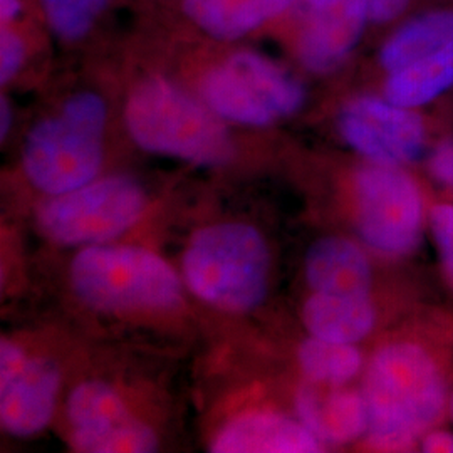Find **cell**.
<instances>
[{
	"mask_svg": "<svg viewBox=\"0 0 453 453\" xmlns=\"http://www.w3.org/2000/svg\"><path fill=\"white\" fill-rule=\"evenodd\" d=\"M297 357L308 380L334 387L351 381L363 366V357L355 344L319 340L314 336L301 344Z\"/></svg>",
	"mask_w": 453,
	"mask_h": 453,
	"instance_id": "19",
	"label": "cell"
},
{
	"mask_svg": "<svg viewBox=\"0 0 453 453\" xmlns=\"http://www.w3.org/2000/svg\"><path fill=\"white\" fill-rule=\"evenodd\" d=\"M361 241L381 256L402 257L420 243L425 205L420 188L403 170L372 163L355 179Z\"/></svg>",
	"mask_w": 453,
	"mask_h": 453,
	"instance_id": "9",
	"label": "cell"
},
{
	"mask_svg": "<svg viewBox=\"0 0 453 453\" xmlns=\"http://www.w3.org/2000/svg\"><path fill=\"white\" fill-rule=\"evenodd\" d=\"M292 50L314 74L336 71L363 35L370 19L366 0H297Z\"/></svg>",
	"mask_w": 453,
	"mask_h": 453,
	"instance_id": "12",
	"label": "cell"
},
{
	"mask_svg": "<svg viewBox=\"0 0 453 453\" xmlns=\"http://www.w3.org/2000/svg\"><path fill=\"white\" fill-rule=\"evenodd\" d=\"M0 114H2L0 136H2V140H5V136L9 134L11 127H12V110H11V104H9L5 96H2V101H0Z\"/></svg>",
	"mask_w": 453,
	"mask_h": 453,
	"instance_id": "27",
	"label": "cell"
},
{
	"mask_svg": "<svg viewBox=\"0 0 453 453\" xmlns=\"http://www.w3.org/2000/svg\"><path fill=\"white\" fill-rule=\"evenodd\" d=\"M408 0H366L370 19L376 22H385L398 16L405 9Z\"/></svg>",
	"mask_w": 453,
	"mask_h": 453,
	"instance_id": "24",
	"label": "cell"
},
{
	"mask_svg": "<svg viewBox=\"0 0 453 453\" xmlns=\"http://www.w3.org/2000/svg\"><path fill=\"white\" fill-rule=\"evenodd\" d=\"M145 207V192L134 180L108 177L50 195L37 211V224L52 242L97 245L134 226Z\"/></svg>",
	"mask_w": 453,
	"mask_h": 453,
	"instance_id": "7",
	"label": "cell"
},
{
	"mask_svg": "<svg viewBox=\"0 0 453 453\" xmlns=\"http://www.w3.org/2000/svg\"><path fill=\"white\" fill-rule=\"evenodd\" d=\"M271 256L259 230L247 224H217L198 230L183 254V277L202 301L243 312L267 294Z\"/></svg>",
	"mask_w": 453,
	"mask_h": 453,
	"instance_id": "5",
	"label": "cell"
},
{
	"mask_svg": "<svg viewBox=\"0 0 453 453\" xmlns=\"http://www.w3.org/2000/svg\"><path fill=\"white\" fill-rule=\"evenodd\" d=\"M61 372L48 357H27L12 341L0 342V420L5 432L33 437L52 418Z\"/></svg>",
	"mask_w": 453,
	"mask_h": 453,
	"instance_id": "13",
	"label": "cell"
},
{
	"mask_svg": "<svg viewBox=\"0 0 453 453\" xmlns=\"http://www.w3.org/2000/svg\"><path fill=\"white\" fill-rule=\"evenodd\" d=\"M297 0H180V16L215 44H237L282 20Z\"/></svg>",
	"mask_w": 453,
	"mask_h": 453,
	"instance_id": "14",
	"label": "cell"
},
{
	"mask_svg": "<svg viewBox=\"0 0 453 453\" xmlns=\"http://www.w3.org/2000/svg\"><path fill=\"white\" fill-rule=\"evenodd\" d=\"M430 228L437 243L441 267L453 289V205H437L430 211Z\"/></svg>",
	"mask_w": 453,
	"mask_h": 453,
	"instance_id": "21",
	"label": "cell"
},
{
	"mask_svg": "<svg viewBox=\"0 0 453 453\" xmlns=\"http://www.w3.org/2000/svg\"><path fill=\"white\" fill-rule=\"evenodd\" d=\"M389 101L415 108L453 86V12L418 17L381 49Z\"/></svg>",
	"mask_w": 453,
	"mask_h": 453,
	"instance_id": "8",
	"label": "cell"
},
{
	"mask_svg": "<svg viewBox=\"0 0 453 453\" xmlns=\"http://www.w3.org/2000/svg\"><path fill=\"white\" fill-rule=\"evenodd\" d=\"M27 0H0V26H14L29 20Z\"/></svg>",
	"mask_w": 453,
	"mask_h": 453,
	"instance_id": "23",
	"label": "cell"
},
{
	"mask_svg": "<svg viewBox=\"0 0 453 453\" xmlns=\"http://www.w3.org/2000/svg\"><path fill=\"white\" fill-rule=\"evenodd\" d=\"M430 172L437 181L453 192V142L440 146L430 160Z\"/></svg>",
	"mask_w": 453,
	"mask_h": 453,
	"instance_id": "22",
	"label": "cell"
},
{
	"mask_svg": "<svg viewBox=\"0 0 453 453\" xmlns=\"http://www.w3.org/2000/svg\"><path fill=\"white\" fill-rule=\"evenodd\" d=\"M67 418L76 450L88 453H148L157 435L136 420L121 396L103 381H84L71 391Z\"/></svg>",
	"mask_w": 453,
	"mask_h": 453,
	"instance_id": "10",
	"label": "cell"
},
{
	"mask_svg": "<svg viewBox=\"0 0 453 453\" xmlns=\"http://www.w3.org/2000/svg\"><path fill=\"white\" fill-rule=\"evenodd\" d=\"M108 104L95 91H76L26 136L22 166L35 188L61 195L96 179L104 158Z\"/></svg>",
	"mask_w": 453,
	"mask_h": 453,
	"instance_id": "3",
	"label": "cell"
},
{
	"mask_svg": "<svg viewBox=\"0 0 453 453\" xmlns=\"http://www.w3.org/2000/svg\"><path fill=\"white\" fill-rule=\"evenodd\" d=\"M368 406L366 440L374 450L403 452L441 418L447 385L435 359L415 342H391L374 357L365 374Z\"/></svg>",
	"mask_w": 453,
	"mask_h": 453,
	"instance_id": "1",
	"label": "cell"
},
{
	"mask_svg": "<svg viewBox=\"0 0 453 453\" xmlns=\"http://www.w3.org/2000/svg\"><path fill=\"white\" fill-rule=\"evenodd\" d=\"M71 286L89 308L103 312L158 311L179 306V275L140 247L89 245L71 262Z\"/></svg>",
	"mask_w": 453,
	"mask_h": 453,
	"instance_id": "6",
	"label": "cell"
},
{
	"mask_svg": "<svg viewBox=\"0 0 453 453\" xmlns=\"http://www.w3.org/2000/svg\"><path fill=\"white\" fill-rule=\"evenodd\" d=\"M342 140L370 163L400 166L420 157L425 127L410 108L374 96H359L341 110Z\"/></svg>",
	"mask_w": 453,
	"mask_h": 453,
	"instance_id": "11",
	"label": "cell"
},
{
	"mask_svg": "<svg viewBox=\"0 0 453 453\" xmlns=\"http://www.w3.org/2000/svg\"><path fill=\"white\" fill-rule=\"evenodd\" d=\"M34 27L31 20L14 26H0V82L7 86L16 80L31 56Z\"/></svg>",
	"mask_w": 453,
	"mask_h": 453,
	"instance_id": "20",
	"label": "cell"
},
{
	"mask_svg": "<svg viewBox=\"0 0 453 453\" xmlns=\"http://www.w3.org/2000/svg\"><path fill=\"white\" fill-rule=\"evenodd\" d=\"M198 96L226 123L265 128L297 113L306 91L294 74L264 52L234 48L202 69Z\"/></svg>",
	"mask_w": 453,
	"mask_h": 453,
	"instance_id": "4",
	"label": "cell"
},
{
	"mask_svg": "<svg viewBox=\"0 0 453 453\" xmlns=\"http://www.w3.org/2000/svg\"><path fill=\"white\" fill-rule=\"evenodd\" d=\"M303 321L314 338L355 344L372 333L376 311L370 297L314 292L303 308Z\"/></svg>",
	"mask_w": 453,
	"mask_h": 453,
	"instance_id": "18",
	"label": "cell"
},
{
	"mask_svg": "<svg viewBox=\"0 0 453 453\" xmlns=\"http://www.w3.org/2000/svg\"><path fill=\"white\" fill-rule=\"evenodd\" d=\"M301 423L323 445H342L368 432V406L363 393L311 381L296 396Z\"/></svg>",
	"mask_w": 453,
	"mask_h": 453,
	"instance_id": "15",
	"label": "cell"
},
{
	"mask_svg": "<svg viewBox=\"0 0 453 453\" xmlns=\"http://www.w3.org/2000/svg\"><path fill=\"white\" fill-rule=\"evenodd\" d=\"M321 441L299 421L277 413H247L226 423L211 441L215 453H314Z\"/></svg>",
	"mask_w": 453,
	"mask_h": 453,
	"instance_id": "16",
	"label": "cell"
},
{
	"mask_svg": "<svg viewBox=\"0 0 453 453\" xmlns=\"http://www.w3.org/2000/svg\"><path fill=\"white\" fill-rule=\"evenodd\" d=\"M450 411H452V417H453V395H452V402H450Z\"/></svg>",
	"mask_w": 453,
	"mask_h": 453,
	"instance_id": "28",
	"label": "cell"
},
{
	"mask_svg": "<svg viewBox=\"0 0 453 453\" xmlns=\"http://www.w3.org/2000/svg\"><path fill=\"white\" fill-rule=\"evenodd\" d=\"M80 2L84 7H88L99 20L106 16L114 5V0H80Z\"/></svg>",
	"mask_w": 453,
	"mask_h": 453,
	"instance_id": "26",
	"label": "cell"
},
{
	"mask_svg": "<svg viewBox=\"0 0 453 453\" xmlns=\"http://www.w3.org/2000/svg\"><path fill=\"white\" fill-rule=\"evenodd\" d=\"M306 279L314 292L370 297L372 265L357 243L342 237H324L311 245Z\"/></svg>",
	"mask_w": 453,
	"mask_h": 453,
	"instance_id": "17",
	"label": "cell"
},
{
	"mask_svg": "<svg viewBox=\"0 0 453 453\" xmlns=\"http://www.w3.org/2000/svg\"><path fill=\"white\" fill-rule=\"evenodd\" d=\"M226 123L202 97L162 74L138 80L125 103V125L136 145L202 166L232 160L234 142Z\"/></svg>",
	"mask_w": 453,
	"mask_h": 453,
	"instance_id": "2",
	"label": "cell"
},
{
	"mask_svg": "<svg viewBox=\"0 0 453 453\" xmlns=\"http://www.w3.org/2000/svg\"><path fill=\"white\" fill-rule=\"evenodd\" d=\"M421 450L428 453H453V434L428 432L421 438Z\"/></svg>",
	"mask_w": 453,
	"mask_h": 453,
	"instance_id": "25",
	"label": "cell"
}]
</instances>
